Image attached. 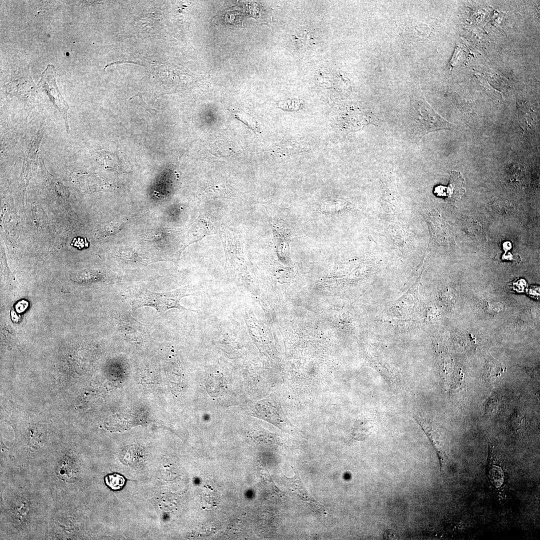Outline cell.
<instances>
[{"label":"cell","mask_w":540,"mask_h":540,"mask_svg":"<svg viewBox=\"0 0 540 540\" xmlns=\"http://www.w3.org/2000/svg\"><path fill=\"white\" fill-rule=\"evenodd\" d=\"M452 124L432 110L418 94H414L408 122L409 138L418 142L425 134L438 130H451Z\"/></svg>","instance_id":"1"},{"label":"cell","mask_w":540,"mask_h":540,"mask_svg":"<svg viewBox=\"0 0 540 540\" xmlns=\"http://www.w3.org/2000/svg\"><path fill=\"white\" fill-rule=\"evenodd\" d=\"M198 292L188 286L166 292H154L142 289L134 296L130 304L134 310L147 306L152 307L159 312H164L172 308H178L180 311L188 310L195 312L182 306L180 300L186 296L198 295Z\"/></svg>","instance_id":"2"},{"label":"cell","mask_w":540,"mask_h":540,"mask_svg":"<svg viewBox=\"0 0 540 540\" xmlns=\"http://www.w3.org/2000/svg\"><path fill=\"white\" fill-rule=\"evenodd\" d=\"M56 70L54 66L48 64L42 73L41 80L38 86L39 88L46 92L54 106L62 114L65 122L66 132L69 133L70 129L67 117L69 107L58 89L56 83Z\"/></svg>","instance_id":"3"},{"label":"cell","mask_w":540,"mask_h":540,"mask_svg":"<svg viewBox=\"0 0 540 540\" xmlns=\"http://www.w3.org/2000/svg\"><path fill=\"white\" fill-rule=\"evenodd\" d=\"M415 420L426 434L438 458L440 468H444L449 462V450L446 442L436 428L426 418L416 414Z\"/></svg>","instance_id":"4"},{"label":"cell","mask_w":540,"mask_h":540,"mask_svg":"<svg viewBox=\"0 0 540 540\" xmlns=\"http://www.w3.org/2000/svg\"><path fill=\"white\" fill-rule=\"evenodd\" d=\"M497 451L494 444L489 450L486 474L490 486L496 490L502 491L506 482V475L504 466L498 458Z\"/></svg>","instance_id":"5"},{"label":"cell","mask_w":540,"mask_h":540,"mask_svg":"<svg viewBox=\"0 0 540 540\" xmlns=\"http://www.w3.org/2000/svg\"><path fill=\"white\" fill-rule=\"evenodd\" d=\"M450 178L448 185H440L434 188V193L438 196H444L454 204L464 194V178L460 172L451 170L448 172Z\"/></svg>","instance_id":"6"},{"label":"cell","mask_w":540,"mask_h":540,"mask_svg":"<svg viewBox=\"0 0 540 540\" xmlns=\"http://www.w3.org/2000/svg\"><path fill=\"white\" fill-rule=\"evenodd\" d=\"M294 470V476L291 478H287L290 489L300 500L303 502L312 510L317 514H324L325 508L306 489L298 472Z\"/></svg>","instance_id":"7"},{"label":"cell","mask_w":540,"mask_h":540,"mask_svg":"<svg viewBox=\"0 0 540 540\" xmlns=\"http://www.w3.org/2000/svg\"><path fill=\"white\" fill-rule=\"evenodd\" d=\"M504 372L502 367L497 362L490 360L486 364L484 368L482 379L488 384L493 383L499 377L501 376Z\"/></svg>","instance_id":"8"},{"label":"cell","mask_w":540,"mask_h":540,"mask_svg":"<svg viewBox=\"0 0 540 540\" xmlns=\"http://www.w3.org/2000/svg\"><path fill=\"white\" fill-rule=\"evenodd\" d=\"M58 470L60 478L67 481L74 479L78 473L77 466L74 462L68 460L61 461L58 466Z\"/></svg>","instance_id":"9"},{"label":"cell","mask_w":540,"mask_h":540,"mask_svg":"<svg viewBox=\"0 0 540 540\" xmlns=\"http://www.w3.org/2000/svg\"><path fill=\"white\" fill-rule=\"evenodd\" d=\"M206 388L212 396H217L223 390L224 382L220 376H212L206 382Z\"/></svg>","instance_id":"10"},{"label":"cell","mask_w":540,"mask_h":540,"mask_svg":"<svg viewBox=\"0 0 540 540\" xmlns=\"http://www.w3.org/2000/svg\"><path fill=\"white\" fill-rule=\"evenodd\" d=\"M106 484L112 490H116L122 489L124 486L126 480L124 478L118 474H110L104 478Z\"/></svg>","instance_id":"11"},{"label":"cell","mask_w":540,"mask_h":540,"mask_svg":"<svg viewBox=\"0 0 540 540\" xmlns=\"http://www.w3.org/2000/svg\"><path fill=\"white\" fill-rule=\"evenodd\" d=\"M509 427L512 431L517 432L524 427V417L518 411H515L509 420Z\"/></svg>","instance_id":"12"},{"label":"cell","mask_w":540,"mask_h":540,"mask_svg":"<svg viewBox=\"0 0 540 540\" xmlns=\"http://www.w3.org/2000/svg\"><path fill=\"white\" fill-rule=\"evenodd\" d=\"M500 404V402L497 398L490 399L486 406V413L490 416H494L498 411Z\"/></svg>","instance_id":"13"},{"label":"cell","mask_w":540,"mask_h":540,"mask_svg":"<svg viewBox=\"0 0 540 540\" xmlns=\"http://www.w3.org/2000/svg\"><path fill=\"white\" fill-rule=\"evenodd\" d=\"M136 96H138L140 98V104H141V105L145 109H146L150 113L152 114V112H157V111L156 110L150 108L149 106L144 100L143 98H142V94L140 92L136 94L134 96L131 98H130V100L134 98Z\"/></svg>","instance_id":"14"}]
</instances>
